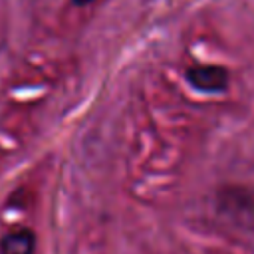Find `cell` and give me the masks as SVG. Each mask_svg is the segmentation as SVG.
<instances>
[{"instance_id": "obj_1", "label": "cell", "mask_w": 254, "mask_h": 254, "mask_svg": "<svg viewBox=\"0 0 254 254\" xmlns=\"http://www.w3.org/2000/svg\"><path fill=\"white\" fill-rule=\"evenodd\" d=\"M228 69L222 65H192L187 69V81L204 93L224 91L228 87Z\"/></svg>"}, {"instance_id": "obj_2", "label": "cell", "mask_w": 254, "mask_h": 254, "mask_svg": "<svg viewBox=\"0 0 254 254\" xmlns=\"http://www.w3.org/2000/svg\"><path fill=\"white\" fill-rule=\"evenodd\" d=\"M36 234L30 228H18L8 232L0 240V254H34Z\"/></svg>"}, {"instance_id": "obj_3", "label": "cell", "mask_w": 254, "mask_h": 254, "mask_svg": "<svg viewBox=\"0 0 254 254\" xmlns=\"http://www.w3.org/2000/svg\"><path fill=\"white\" fill-rule=\"evenodd\" d=\"M89 2H93V0H73V4H75V6H87Z\"/></svg>"}]
</instances>
